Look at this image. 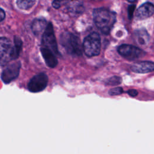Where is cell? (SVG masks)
Wrapping results in <instances>:
<instances>
[{"instance_id": "2", "label": "cell", "mask_w": 154, "mask_h": 154, "mask_svg": "<svg viewBox=\"0 0 154 154\" xmlns=\"http://www.w3.org/2000/svg\"><path fill=\"white\" fill-rule=\"evenodd\" d=\"M60 43L70 55L75 57L82 55V49H83V47L79 38L76 35L69 31L64 32L61 34Z\"/></svg>"}, {"instance_id": "5", "label": "cell", "mask_w": 154, "mask_h": 154, "mask_svg": "<svg viewBox=\"0 0 154 154\" xmlns=\"http://www.w3.org/2000/svg\"><path fill=\"white\" fill-rule=\"evenodd\" d=\"M119 54L128 60H134L143 57L145 52L141 49L130 45H122L117 49Z\"/></svg>"}, {"instance_id": "17", "label": "cell", "mask_w": 154, "mask_h": 154, "mask_svg": "<svg viewBox=\"0 0 154 154\" xmlns=\"http://www.w3.org/2000/svg\"><path fill=\"white\" fill-rule=\"evenodd\" d=\"M72 1V0H54L52 3V5L54 8L58 9L60 8L62 5H66Z\"/></svg>"}, {"instance_id": "12", "label": "cell", "mask_w": 154, "mask_h": 154, "mask_svg": "<svg viewBox=\"0 0 154 154\" xmlns=\"http://www.w3.org/2000/svg\"><path fill=\"white\" fill-rule=\"evenodd\" d=\"M47 22L45 19L37 18L34 20L31 25L32 31L36 36H38L42 32L43 33L46 26Z\"/></svg>"}, {"instance_id": "15", "label": "cell", "mask_w": 154, "mask_h": 154, "mask_svg": "<svg viewBox=\"0 0 154 154\" xmlns=\"http://www.w3.org/2000/svg\"><path fill=\"white\" fill-rule=\"evenodd\" d=\"M35 2V0H16L17 7L22 10H28L31 8Z\"/></svg>"}, {"instance_id": "3", "label": "cell", "mask_w": 154, "mask_h": 154, "mask_svg": "<svg viewBox=\"0 0 154 154\" xmlns=\"http://www.w3.org/2000/svg\"><path fill=\"white\" fill-rule=\"evenodd\" d=\"M100 37L98 33L93 32L87 35L82 43L83 51L89 57L97 56L100 52Z\"/></svg>"}, {"instance_id": "14", "label": "cell", "mask_w": 154, "mask_h": 154, "mask_svg": "<svg viewBox=\"0 0 154 154\" xmlns=\"http://www.w3.org/2000/svg\"><path fill=\"white\" fill-rule=\"evenodd\" d=\"M135 35L137 42L140 45L146 44L149 39V36L146 30L144 29H140L136 31L135 32Z\"/></svg>"}, {"instance_id": "9", "label": "cell", "mask_w": 154, "mask_h": 154, "mask_svg": "<svg viewBox=\"0 0 154 154\" xmlns=\"http://www.w3.org/2000/svg\"><path fill=\"white\" fill-rule=\"evenodd\" d=\"M131 69L137 73H149L154 71V63L149 61L137 62L131 66Z\"/></svg>"}, {"instance_id": "21", "label": "cell", "mask_w": 154, "mask_h": 154, "mask_svg": "<svg viewBox=\"0 0 154 154\" xmlns=\"http://www.w3.org/2000/svg\"><path fill=\"white\" fill-rule=\"evenodd\" d=\"M5 16V12H4V11L3 10V9L1 8V10H0V17H1V22L4 19Z\"/></svg>"}, {"instance_id": "1", "label": "cell", "mask_w": 154, "mask_h": 154, "mask_svg": "<svg viewBox=\"0 0 154 154\" xmlns=\"http://www.w3.org/2000/svg\"><path fill=\"white\" fill-rule=\"evenodd\" d=\"M93 17L96 26L103 34H108L116 22V13L105 8L94 9Z\"/></svg>"}, {"instance_id": "20", "label": "cell", "mask_w": 154, "mask_h": 154, "mask_svg": "<svg viewBox=\"0 0 154 154\" xmlns=\"http://www.w3.org/2000/svg\"><path fill=\"white\" fill-rule=\"evenodd\" d=\"M127 93L131 97H135L138 95V91L135 89H130L127 91Z\"/></svg>"}, {"instance_id": "13", "label": "cell", "mask_w": 154, "mask_h": 154, "mask_svg": "<svg viewBox=\"0 0 154 154\" xmlns=\"http://www.w3.org/2000/svg\"><path fill=\"white\" fill-rule=\"evenodd\" d=\"M22 42L20 37L17 35L14 37V45L13 50L12 54V60L17 59L20 54V52L22 50Z\"/></svg>"}, {"instance_id": "6", "label": "cell", "mask_w": 154, "mask_h": 154, "mask_svg": "<svg viewBox=\"0 0 154 154\" xmlns=\"http://www.w3.org/2000/svg\"><path fill=\"white\" fill-rule=\"evenodd\" d=\"M48 82V78L45 73H40L34 76L29 81L27 88L32 93H37L43 91L46 87Z\"/></svg>"}, {"instance_id": "16", "label": "cell", "mask_w": 154, "mask_h": 154, "mask_svg": "<svg viewBox=\"0 0 154 154\" xmlns=\"http://www.w3.org/2000/svg\"><path fill=\"white\" fill-rule=\"evenodd\" d=\"M122 78L117 76H114L106 79L105 83L107 85L114 86V85H117L120 84L122 83Z\"/></svg>"}, {"instance_id": "8", "label": "cell", "mask_w": 154, "mask_h": 154, "mask_svg": "<svg viewBox=\"0 0 154 154\" xmlns=\"http://www.w3.org/2000/svg\"><path fill=\"white\" fill-rule=\"evenodd\" d=\"M21 64L20 61H16L7 66L2 72L1 78L5 84H9L17 78L20 72Z\"/></svg>"}, {"instance_id": "11", "label": "cell", "mask_w": 154, "mask_h": 154, "mask_svg": "<svg viewBox=\"0 0 154 154\" xmlns=\"http://www.w3.org/2000/svg\"><path fill=\"white\" fill-rule=\"evenodd\" d=\"M40 51L42 57L46 64V65L51 67H55L58 64L57 55L52 51L46 49L43 47H40Z\"/></svg>"}, {"instance_id": "10", "label": "cell", "mask_w": 154, "mask_h": 154, "mask_svg": "<svg viewBox=\"0 0 154 154\" xmlns=\"http://www.w3.org/2000/svg\"><path fill=\"white\" fill-rule=\"evenodd\" d=\"M154 13V5L150 2L141 5L136 13V17L138 19H145L152 16Z\"/></svg>"}, {"instance_id": "22", "label": "cell", "mask_w": 154, "mask_h": 154, "mask_svg": "<svg viewBox=\"0 0 154 154\" xmlns=\"http://www.w3.org/2000/svg\"><path fill=\"white\" fill-rule=\"evenodd\" d=\"M128 2H135L136 0H127Z\"/></svg>"}, {"instance_id": "18", "label": "cell", "mask_w": 154, "mask_h": 154, "mask_svg": "<svg viewBox=\"0 0 154 154\" xmlns=\"http://www.w3.org/2000/svg\"><path fill=\"white\" fill-rule=\"evenodd\" d=\"M123 92V90L122 87H116L109 90L108 91V93L111 96H116V95L121 94Z\"/></svg>"}, {"instance_id": "19", "label": "cell", "mask_w": 154, "mask_h": 154, "mask_svg": "<svg viewBox=\"0 0 154 154\" xmlns=\"http://www.w3.org/2000/svg\"><path fill=\"white\" fill-rule=\"evenodd\" d=\"M135 8V6L134 5H130L128 7V15H129V19H131Z\"/></svg>"}, {"instance_id": "7", "label": "cell", "mask_w": 154, "mask_h": 154, "mask_svg": "<svg viewBox=\"0 0 154 154\" xmlns=\"http://www.w3.org/2000/svg\"><path fill=\"white\" fill-rule=\"evenodd\" d=\"M13 46L10 40L5 37H1L0 40V61L1 66L6 65L12 60Z\"/></svg>"}, {"instance_id": "4", "label": "cell", "mask_w": 154, "mask_h": 154, "mask_svg": "<svg viewBox=\"0 0 154 154\" xmlns=\"http://www.w3.org/2000/svg\"><path fill=\"white\" fill-rule=\"evenodd\" d=\"M52 51L57 57L60 55L58 49L57 43L55 37L53 26L51 22L48 23L47 26L43 33L41 46Z\"/></svg>"}]
</instances>
